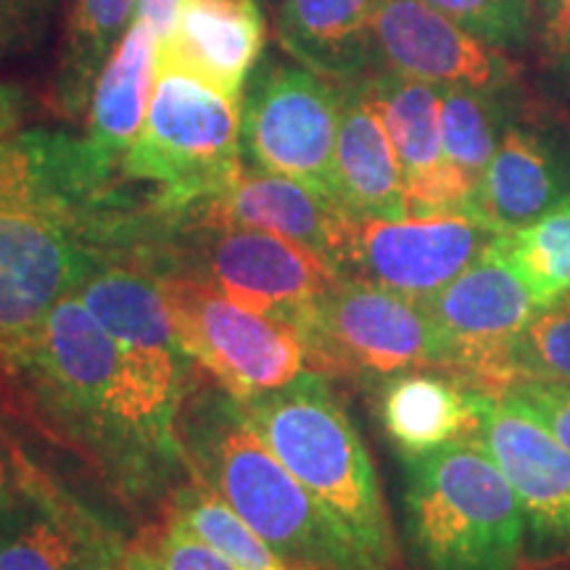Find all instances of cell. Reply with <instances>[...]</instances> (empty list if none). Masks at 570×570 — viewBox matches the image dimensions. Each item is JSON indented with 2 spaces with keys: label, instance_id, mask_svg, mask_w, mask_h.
I'll return each mask as SVG.
<instances>
[{
  "label": "cell",
  "instance_id": "obj_32",
  "mask_svg": "<svg viewBox=\"0 0 570 570\" xmlns=\"http://www.w3.org/2000/svg\"><path fill=\"white\" fill-rule=\"evenodd\" d=\"M425 3L491 48L515 46L529 32L531 0H425Z\"/></svg>",
  "mask_w": 570,
  "mask_h": 570
},
{
  "label": "cell",
  "instance_id": "obj_26",
  "mask_svg": "<svg viewBox=\"0 0 570 570\" xmlns=\"http://www.w3.org/2000/svg\"><path fill=\"white\" fill-rule=\"evenodd\" d=\"M138 0H71L63 30L59 71L53 80L56 109L85 119L98 75L130 27Z\"/></svg>",
  "mask_w": 570,
  "mask_h": 570
},
{
  "label": "cell",
  "instance_id": "obj_5",
  "mask_svg": "<svg viewBox=\"0 0 570 570\" xmlns=\"http://www.w3.org/2000/svg\"><path fill=\"white\" fill-rule=\"evenodd\" d=\"M154 225L151 206L96 217L0 212V367L11 370L53 306L98 267L132 259Z\"/></svg>",
  "mask_w": 570,
  "mask_h": 570
},
{
  "label": "cell",
  "instance_id": "obj_22",
  "mask_svg": "<svg viewBox=\"0 0 570 570\" xmlns=\"http://www.w3.org/2000/svg\"><path fill=\"white\" fill-rule=\"evenodd\" d=\"M570 204V173L539 132L508 127L473 196V214L512 233Z\"/></svg>",
  "mask_w": 570,
  "mask_h": 570
},
{
  "label": "cell",
  "instance_id": "obj_28",
  "mask_svg": "<svg viewBox=\"0 0 570 570\" xmlns=\"http://www.w3.org/2000/svg\"><path fill=\"white\" fill-rule=\"evenodd\" d=\"M441 88V85H439ZM504 132V130H502ZM441 140L446 161L470 188H479L499 140V109L487 90L441 88Z\"/></svg>",
  "mask_w": 570,
  "mask_h": 570
},
{
  "label": "cell",
  "instance_id": "obj_19",
  "mask_svg": "<svg viewBox=\"0 0 570 570\" xmlns=\"http://www.w3.org/2000/svg\"><path fill=\"white\" fill-rule=\"evenodd\" d=\"M265 51L259 0H180L173 38L156 46V71H177L240 104Z\"/></svg>",
  "mask_w": 570,
  "mask_h": 570
},
{
  "label": "cell",
  "instance_id": "obj_36",
  "mask_svg": "<svg viewBox=\"0 0 570 570\" xmlns=\"http://www.w3.org/2000/svg\"><path fill=\"white\" fill-rule=\"evenodd\" d=\"M35 109L32 96L11 82H0V138L17 132Z\"/></svg>",
  "mask_w": 570,
  "mask_h": 570
},
{
  "label": "cell",
  "instance_id": "obj_6",
  "mask_svg": "<svg viewBox=\"0 0 570 570\" xmlns=\"http://www.w3.org/2000/svg\"><path fill=\"white\" fill-rule=\"evenodd\" d=\"M244 173L240 104L177 71L154 75L146 122L122 156L156 214L177 219L223 196Z\"/></svg>",
  "mask_w": 570,
  "mask_h": 570
},
{
  "label": "cell",
  "instance_id": "obj_31",
  "mask_svg": "<svg viewBox=\"0 0 570 570\" xmlns=\"http://www.w3.org/2000/svg\"><path fill=\"white\" fill-rule=\"evenodd\" d=\"M122 570H238L194 533L164 518L135 541H127Z\"/></svg>",
  "mask_w": 570,
  "mask_h": 570
},
{
  "label": "cell",
  "instance_id": "obj_37",
  "mask_svg": "<svg viewBox=\"0 0 570 570\" xmlns=\"http://www.w3.org/2000/svg\"><path fill=\"white\" fill-rule=\"evenodd\" d=\"M544 35L552 51L570 63V0H544Z\"/></svg>",
  "mask_w": 570,
  "mask_h": 570
},
{
  "label": "cell",
  "instance_id": "obj_20",
  "mask_svg": "<svg viewBox=\"0 0 570 570\" xmlns=\"http://www.w3.org/2000/svg\"><path fill=\"white\" fill-rule=\"evenodd\" d=\"M183 217L267 230L291 244L304 246L306 252L317 254L333 267V256H336L348 214L312 190L309 185L265 173V169L244 167L238 180L223 196Z\"/></svg>",
  "mask_w": 570,
  "mask_h": 570
},
{
  "label": "cell",
  "instance_id": "obj_8",
  "mask_svg": "<svg viewBox=\"0 0 570 570\" xmlns=\"http://www.w3.org/2000/svg\"><path fill=\"white\" fill-rule=\"evenodd\" d=\"M306 370L383 381L404 370H439L428 306L365 281L338 277L294 320Z\"/></svg>",
  "mask_w": 570,
  "mask_h": 570
},
{
  "label": "cell",
  "instance_id": "obj_17",
  "mask_svg": "<svg viewBox=\"0 0 570 570\" xmlns=\"http://www.w3.org/2000/svg\"><path fill=\"white\" fill-rule=\"evenodd\" d=\"M127 541L51 481L0 512V570H122Z\"/></svg>",
  "mask_w": 570,
  "mask_h": 570
},
{
  "label": "cell",
  "instance_id": "obj_27",
  "mask_svg": "<svg viewBox=\"0 0 570 570\" xmlns=\"http://www.w3.org/2000/svg\"><path fill=\"white\" fill-rule=\"evenodd\" d=\"M167 520L194 533L238 570H291L273 547L202 481H185L169 494Z\"/></svg>",
  "mask_w": 570,
  "mask_h": 570
},
{
  "label": "cell",
  "instance_id": "obj_24",
  "mask_svg": "<svg viewBox=\"0 0 570 570\" xmlns=\"http://www.w3.org/2000/svg\"><path fill=\"white\" fill-rule=\"evenodd\" d=\"M156 40L138 19L130 21L92 88L85 127L98 154L122 169V156L146 122L154 92Z\"/></svg>",
  "mask_w": 570,
  "mask_h": 570
},
{
  "label": "cell",
  "instance_id": "obj_30",
  "mask_svg": "<svg viewBox=\"0 0 570 570\" xmlns=\"http://www.w3.org/2000/svg\"><path fill=\"white\" fill-rule=\"evenodd\" d=\"M508 375L510 383H570V294L533 312L512 346Z\"/></svg>",
  "mask_w": 570,
  "mask_h": 570
},
{
  "label": "cell",
  "instance_id": "obj_35",
  "mask_svg": "<svg viewBox=\"0 0 570 570\" xmlns=\"http://www.w3.org/2000/svg\"><path fill=\"white\" fill-rule=\"evenodd\" d=\"M48 483L51 479L35 468V462L0 428V512L38 494Z\"/></svg>",
  "mask_w": 570,
  "mask_h": 570
},
{
  "label": "cell",
  "instance_id": "obj_14",
  "mask_svg": "<svg viewBox=\"0 0 570 570\" xmlns=\"http://www.w3.org/2000/svg\"><path fill=\"white\" fill-rule=\"evenodd\" d=\"M122 169L88 138L59 130H21L0 138V212L96 217L140 209L122 188Z\"/></svg>",
  "mask_w": 570,
  "mask_h": 570
},
{
  "label": "cell",
  "instance_id": "obj_18",
  "mask_svg": "<svg viewBox=\"0 0 570 570\" xmlns=\"http://www.w3.org/2000/svg\"><path fill=\"white\" fill-rule=\"evenodd\" d=\"M373 40L391 71L431 85L497 90L510 63L425 0H377Z\"/></svg>",
  "mask_w": 570,
  "mask_h": 570
},
{
  "label": "cell",
  "instance_id": "obj_9",
  "mask_svg": "<svg viewBox=\"0 0 570 570\" xmlns=\"http://www.w3.org/2000/svg\"><path fill=\"white\" fill-rule=\"evenodd\" d=\"M338 122L341 92L325 77L294 63L265 61L248 77L240 98L244 159L254 169L309 185L336 204Z\"/></svg>",
  "mask_w": 570,
  "mask_h": 570
},
{
  "label": "cell",
  "instance_id": "obj_10",
  "mask_svg": "<svg viewBox=\"0 0 570 570\" xmlns=\"http://www.w3.org/2000/svg\"><path fill=\"white\" fill-rule=\"evenodd\" d=\"M156 283L185 354L240 402L306 370L302 341L283 320L256 315L190 277L167 275Z\"/></svg>",
  "mask_w": 570,
  "mask_h": 570
},
{
  "label": "cell",
  "instance_id": "obj_4",
  "mask_svg": "<svg viewBox=\"0 0 570 570\" xmlns=\"http://www.w3.org/2000/svg\"><path fill=\"white\" fill-rule=\"evenodd\" d=\"M404 539L417 570H520L523 508L479 433L404 458Z\"/></svg>",
  "mask_w": 570,
  "mask_h": 570
},
{
  "label": "cell",
  "instance_id": "obj_21",
  "mask_svg": "<svg viewBox=\"0 0 570 570\" xmlns=\"http://www.w3.org/2000/svg\"><path fill=\"white\" fill-rule=\"evenodd\" d=\"M333 180H336V204L348 217H410L402 167L365 85H354L341 92Z\"/></svg>",
  "mask_w": 570,
  "mask_h": 570
},
{
  "label": "cell",
  "instance_id": "obj_7",
  "mask_svg": "<svg viewBox=\"0 0 570 570\" xmlns=\"http://www.w3.org/2000/svg\"><path fill=\"white\" fill-rule=\"evenodd\" d=\"M132 265L154 277H190L288 325L338 281L325 259L281 235L198 217L164 219Z\"/></svg>",
  "mask_w": 570,
  "mask_h": 570
},
{
  "label": "cell",
  "instance_id": "obj_34",
  "mask_svg": "<svg viewBox=\"0 0 570 570\" xmlns=\"http://www.w3.org/2000/svg\"><path fill=\"white\" fill-rule=\"evenodd\" d=\"M502 394L523 404L570 449V383L515 381Z\"/></svg>",
  "mask_w": 570,
  "mask_h": 570
},
{
  "label": "cell",
  "instance_id": "obj_16",
  "mask_svg": "<svg viewBox=\"0 0 570 570\" xmlns=\"http://www.w3.org/2000/svg\"><path fill=\"white\" fill-rule=\"evenodd\" d=\"M365 85L402 167L410 217L470 212L475 190L446 161L441 140V88L391 71Z\"/></svg>",
  "mask_w": 570,
  "mask_h": 570
},
{
  "label": "cell",
  "instance_id": "obj_33",
  "mask_svg": "<svg viewBox=\"0 0 570 570\" xmlns=\"http://www.w3.org/2000/svg\"><path fill=\"white\" fill-rule=\"evenodd\" d=\"M59 0H0V63L32 53L51 30Z\"/></svg>",
  "mask_w": 570,
  "mask_h": 570
},
{
  "label": "cell",
  "instance_id": "obj_1",
  "mask_svg": "<svg viewBox=\"0 0 570 570\" xmlns=\"http://www.w3.org/2000/svg\"><path fill=\"white\" fill-rule=\"evenodd\" d=\"M56 431L101 468L127 502L173 494L185 468L177 431L161 425L127 375L122 354L71 294L11 365Z\"/></svg>",
  "mask_w": 570,
  "mask_h": 570
},
{
  "label": "cell",
  "instance_id": "obj_2",
  "mask_svg": "<svg viewBox=\"0 0 570 570\" xmlns=\"http://www.w3.org/2000/svg\"><path fill=\"white\" fill-rule=\"evenodd\" d=\"M175 428L190 479L225 499L291 570H362L230 391L219 383L194 386L183 399Z\"/></svg>",
  "mask_w": 570,
  "mask_h": 570
},
{
  "label": "cell",
  "instance_id": "obj_13",
  "mask_svg": "<svg viewBox=\"0 0 570 570\" xmlns=\"http://www.w3.org/2000/svg\"><path fill=\"white\" fill-rule=\"evenodd\" d=\"M80 302L109 333L132 386L161 425L177 431L190 386V356L175 336L156 277L132 262H106L80 288Z\"/></svg>",
  "mask_w": 570,
  "mask_h": 570
},
{
  "label": "cell",
  "instance_id": "obj_29",
  "mask_svg": "<svg viewBox=\"0 0 570 570\" xmlns=\"http://www.w3.org/2000/svg\"><path fill=\"white\" fill-rule=\"evenodd\" d=\"M499 244L529 283L537 306L570 294V204L520 230L502 233Z\"/></svg>",
  "mask_w": 570,
  "mask_h": 570
},
{
  "label": "cell",
  "instance_id": "obj_12",
  "mask_svg": "<svg viewBox=\"0 0 570 570\" xmlns=\"http://www.w3.org/2000/svg\"><path fill=\"white\" fill-rule=\"evenodd\" d=\"M502 235L470 212L404 219L348 217L333 267L338 277L365 281L428 302L473 265Z\"/></svg>",
  "mask_w": 570,
  "mask_h": 570
},
{
  "label": "cell",
  "instance_id": "obj_11",
  "mask_svg": "<svg viewBox=\"0 0 570 570\" xmlns=\"http://www.w3.org/2000/svg\"><path fill=\"white\" fill-rule=\"evenodd\" d=\"M425 306L439 338L441 373L473 391L502 394L512 346L539 306L499 235Z\"/></svg>",
  "mask_w": 570,
  "mask_h": 570
},
{
  "label": "cell",
  "instance_id": "obj_3",
  "mask_svg": "<svg viewBox=\"0 0 570 570\" xmlns=\"http://www.w3.org/2000/svg\"><path fill=\"white\" fill-rule=\"evenodd\" d=\"M244 410L275 458L309 491L362 570H391L394 531L373 460L327 375L304 370Z\"/></svg>",
  "mask_w": 570,
  "mask_h": 570
},
{
  "label": "cell",
  "instance_id": "obj_15",
  "mask_svg": "<svg viewBox=\"0 0 570 570\" xmlns=\"http://www.w3.org/2000/svg\"><path fill=\"white\" fill-rule=\"evenodd\" d=\"M479 439L515 491L539 554H570V449L508 394H483Z\"/></svg>",
  "mask_w": 570,
  "mask_h": 570
},
{
  "label": "cell",
  "instance_id": "obj_25",
  "mask_svg": "<svg viewBox=\"0 0 570 570\" xmlns=\"http://www.w3.org/2000/svg\"><path fill=\"white\" fill-rule=\"evenodd\" d=\"M377 0H283V48L325 80H348L370 53Z\"/></svg>",
  "mask_w": 570,
  "mask_h": 570
},
{
  "label": "cell",
  "instance_id": "obj_23",
  "mask_svg": "<svg viewBox=\"0 0 570 570\" xmlns=\"http://www.w3.org/2000/svg\"><path fill=\"white\" fill-rule=\"evenodd\" d=\"M483 391L452 375L404 370L381 381L377 415L402 458L433 452L479 431Z\"/></svg>",
  "mask_w": 570,
  "mask_h": 570
}]
</instances>
